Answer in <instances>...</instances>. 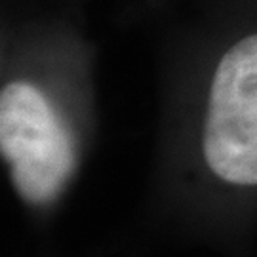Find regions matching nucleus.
Wrapping results in <instances>:
<instances>
[{
  "label": "nucleus",
  "mask_w": 257,
  "mask_h": 257,
  "mask_svg": "<svg viewBox=\"0 0 257 257\" xmlns=\"http://www.w3.org/2000/svg\"><path fill=\"white\" fill-rule=\"evenodd\" d=\"M0 153L23 202L52 204L74 168V141L46 93L27 80H12L0 92Z\"/></svg>",
  "instance_id": "f257e3e1"
},
{
  "label": "nucleus",
  "mask_w": 257,
  "mask_h": 257,
  "mask_svg": "<svg viewBox=\"0 0 257 257\" xmlns=\"http://www.w3.org/2000/svg\"><path fill=\"white\" fill-rule=\"evenodd\" d=\"M202 156L223 183L257 187V33L234 42L213 71Z\"/></svg>",
  "instance_id": "f03ea898"
}]
</instances>
